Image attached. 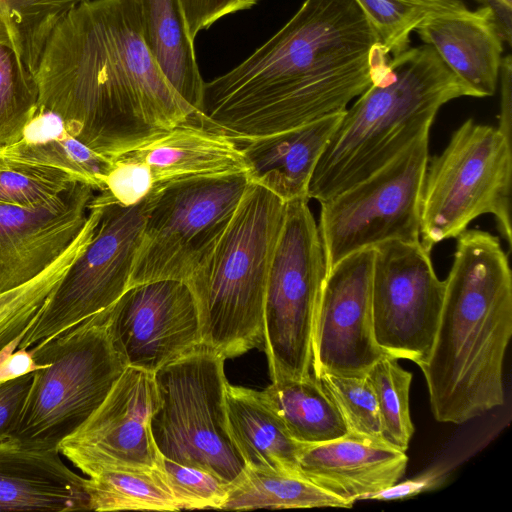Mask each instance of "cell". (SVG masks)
<instances>
[{
	"label": "cell",
	"mask_w": 512,
	"mask_h": 512,
	"mask_svg": "<svg viewBox=\"0 0 512 512\" xmlns=\"http://www.w3.org/2000/svg\"><path fill=\"white\" fill-rule=\"evenodd\" d=\"M308 202H287L268 272L263 346L272 382L311 374L314 318L327 266Z\"/></svg>",
	"instance_id": "9"
},
{
	"label": "cell",
	"mask_w": 512,
	"mask_h": 512,
	"mask_svg": "<svg viewBox=\"0 0 512 512\" xmlns=\"http://www.w3.org/2000/svg\"><path fill=\"white\" fill-rule=\"evenodd\" d=\"M416 31L475 97L495 93L504 40L489 7L441 15Z\"/></svg>",
	"instance_id": "20"
},
{
	"label": "cell",
	"mask_w": 512,
	"mask_h": 512,
	"mask_svg": "<svg viewBox=\"0 0 512 512\" xmlns=\"http://www.w3.org/2000/svg\"><path fill=\"white\" fill-rule=\"evenodd\" d=\"M436 481H438L437 475H425L400 484L395 483L389 488L371 495L369 499L391 500L413 496L432 487Z\"/></svg>",
	"instance_id": "42"
},
{
	"label": "cell",
	"mask_w": 512,
	"mask_h": 512,
	"mask_svg": "<svg viewBox=\"0 0 512 512\" xmlns=\"http://www.w3.org/2000/svg\"><path fill=\"white\" fill-rule=\"evenodd\" d=\"M489 7L494 15L504 41L511 42L512 0H476Z\"/></svg>",
	"instance_id": "43"
},
{
	"label": "cell",
	"mask_w": 512,
	"mask_h": 512,
	"mask_svg": "<svg viewBox=\"0 0 512 512\" xmlns=\"http://www.w3.org/2000/svg\"><path fill=\"white\" fill-rule=\"evenodd\" d=\"M352 507L298 474L245 468L220 510Z\"/></svg>",
	"instance_id": "29"
},
{
	"label": "cell",
	"mask_w": 512,
	"mask_h": 512,
	"mask_svg": "<svg viewBox=\"0 0 512 512\" xmlns=\"http://www.w3.org/2000/svg\"><path fill=\"white\" fill-rule=\"evenodd\" d=\"M499 76L501 77V109L499 116V126L497 128L509 140H511L512 61L510 55H507L502 59Z\"/></svg>",
	"instance_id": "41"
},
{
	"label": "cell",
	"mask_w": 512,
	"mask_h": 512,
	"mask_svg": "<svg viewBox=\"0 0 512 512\" xmlns=\"http://www.w3.org/2000/svg\"><path fill=\"white\" fill-rule=\"evenodd\" d=\"M109 332L127 367L151 373L202 345L194 296L178 280L128 288L110 307Z\"/></svg>",
	"instance_id": "14"
},
{
	"label": "cell",
	"mask_w": 512,
	"mask_h": 512,
	"mask_svg": "<svg viewBox=\"0 0 512 512\" xmlns=\"http://www.w3.org/2000/svg\"><path fill=\"white\" fill-rule=\"evenodd\" d=\"M445 283L420 241H389L374 248L372 324L385 355L422 365L428 358L444 299Z\"/></svg>",
	"instance_id": "12"
},
{
	"label": "cell",
	"mask_w": 512,
	"mask_h": 512,
	"mask_svg": "<svg viewBox=\"0 0 512 512\" xmlns=\"http://www.w3.org/2000/svg\"><path fill=\"white\" fill-rule=\"evenodd\" d=\"M129 153L150 168L154 191L180 179L247 173L248 170L241 143L197 120L179 124Z\"/></svg>",
	"instance_id": "22"
},
{
	"label": "cell",
	"mask_w": 512,
	"mask_h": 512,
	"mask_svg": "<svg viewBox=\"0 0 512 512\" xmlns=\"http://www.w3.org/2000/svg\"><path fill=\"white\" fill-rule=\"evenodd\" d=\"M182 509H220L231 483L196 467L171 461L162 455L156 466Z\"/></svg>",
	"instance_id": "35"
},
{
	"label": "cell",
	"mask_w": 512,
	"mask_h": 512,
	"mask_svg": "<svg viewBox=\"0 0 512 512\" xmlns=\"http://www.w3.org/2000/svg\"><path fill=\"white\" fill-rule=\"evenodd\" d=\"M187 29L194 41L196 35L228 14L253 7L258 0H179Z\"/></svg>",
	"instance_id": "38"
},
{
	"label": "cell",
	"mask_w": 512,
	"mask_h": 512,
	"mask_svg": "<svg viewBox=\"0 0 512 512\" xmlns=\"http://www.w3.org/2000/svg\"><path fill=\"white\" fill-rule=\"evenodd\" d=\"M511 180V140L498 128L467 119L427 164L420 204L422 245L431 251L467 230L477 217L491 214L510 247Z\"/></svg>",
	"instance_id": "6"
},
{
	"label": "cell",
	"mask_w": 512,
	"mask_h": 512,
	"mask_svg": "<svg viewBox=\"0 0 512 512\" xmlns=\"http://www.w3.org/2000/svg\"><path fill=\"white\" fill-rule=\"evenodd\" d=\"M39 89L6 0H0V147L18 141L38 109Z\"/></svg>",
	"instance_id": "27"
},
{
	"label": "cell",
	"mask_w": 512,
	"mask_h": 512,
	"mask_svg": "<svg viewBox=\"0 0 512 512\" xmlns=\"http://www.w3.org/2000/svg\"><path fill=\"white\" fill-rule=\"evenodd\" d=\"M153 193L124 206L106 190L95 199L94 233L39 310L17 349H28L113 305L128 289Z\"/></svg>",
	"instance_id": "11"
},
{
	"label": "cell",
	"mask_w": 512,
	"mask_h": 512,
	"mask_svg": "<svg viewBox=\"0 0 512 512\" xmlns=\"http://www.w3.org/2000/svg\"><path fill=\"white\" fill-rule=\"evenodd\" d=\"M475 97L428 44L392 56L343 113L310 180L322 203L383 167L430 127L447 102Z\"/></svg>",
	"instance_id": "3"
},
{
	"label": "cell",
	"mask_w": 512,
	"mask_h": 512,
	"mask_svg": "<svg viewBox=\"0 0 512 512\" xmlns=\"http://www.w3.org/2000/svg\"><path fill=\"white\" fill-rule=\"evenodd\" d=\"M110 307L30 347L40 368L10 437L57 448L102 404L127 368L111 341Z\"/></svg>",
	"instance_id": "5"
},
{
	"label": "cell",
	"mask_w": 512,
	"mask_h": 512,
	"mask_svg": "<svg viewBox=\"0 0 512 512\" xmlns=\"http://www.w3.org/2000/svg\"><path fill=\"white\" fill-rule=\"evenodd\" d=\"M6 159L61 169L96 191L105 190L113 160L90 149L70 134L63 119L38 108L25 125L20 139L0 147Z\"/></svg>",
	"instance_id": "24"
},
{
	"label": "cell",
	"mask_w": 512,
	"mask_h": 512,
	"mask_svg": "<svg viewBox=\"0 0 512 512\" xmlns=\"http://www.w3.org/2000/svg\"><path fill=\"white\" fill-rule=\"evenodd\" d=\"M91 511H178L157 467L107 470L86 479Z\"/></svg>",
	"instance_id": "30"
},
{
	"label": "cell",
	"mask_w": 512,
	"mask_h": 512,
	"mask_svg": "<svg viewBox=\"0 0 512 512\" xmlns=\"http://www.w3.org/2000/svg\"><path fill=\"white\" fill-rule=\"evenodd\" d=\"M388 55L409 48L410 35L427 21L468 10L462 0H355Z\"/></svg>",
	"instance_id": "31"
},
{
	"label": "cell",
	"mask_w": 512,
	"mask_h": 512,
	"mask_svg": "<svg viewBox=\"0 0 512 512\" xmlns=\"http://www.w3.org/2000/svg\"><path fill=\"white\" fill-rule=\"evenodd\" d=\"M144 40L167 81L197 113H202L203 88L179 0H139Z\"/></svg>",
	"instance_id": "25"
},
{
	"label": "cell",
	"mask_w": 512,
	"mask_h": 512,
	"mask_svg": "<svg viewBox=\"0 0 512 512\" xmlns=\"http://www.w3.org/2000/svg\"><path fill=\"white\" fill-rule=\"evenodd\" d=\"M316 378L341 413L349 436L385 443L376 394L367 373H324Z\"/></svg>",
	"instance_id": "33"
},
{
	"label": "cell",
	"mask_w": 512,
	"mask_h": 512,
	"mask_svg": "<svg viewBox=\"0 0 512 512\" xmlns=\"http://www.w3.org/2000/svg\"><path fill=\"white\" fill-rule=\"evenodd\" d=\"M261 393L289 434L301 444H319L348 435L337 406L312 373L274 381Z\"/></svg>",
	"instance_id": "26"
},
{
	"label": "cell",
	"mask_w": 512,
	"mask_h": 512,
	"mask_svg": "<svg viewBox=\"0 0 512 512\" xmlns=\"http://www.w3.org/2000/svg\"><path fill=\"white\" fill-rule=\"evenodd\" d=\"M86 4L111 61L161 135L179 124L204 118L174 90L150 52L143 37L139 0H92Z\"/></svg>",
	"instance_id": "17"
},
{
	"label": "cell",
	"mask_w": 512,
	"mask_h": 512,
	"mask_svg": "<svg viewBox=\"0 0 512 512\" xmlns=\"http://www.w3.org/2000/svg\"><path fill=\"white\" fill-rule=\"evenodd\" d=\"M355 0H304L238 66L204 82L202 113L239 143L343 113L388 66Z\"/></svg>",
	"instance_id": "1"
},
{
	"label": "cell",
	"mask_w": 512,
	"mask_h": 512,
	"mask_svg": "<svg viewBox=\"0 0 512 512\" xmlns=\"http://www.w3.org/2000/svg\"><path fill=\"white\" fill-rule=\"evenodd\" d=\"M77 182L69 173L0 156V204L31 207L47 203Z\"/></svg>",
	"instance_id": "34"
},
{
	"label": "cell",
	"mask_w": 512,
	"mask_h": 512,
	"mask_svg": "<svg viewBox=\"0 0 512 512\" xmlns=\"http://www.w3.org/2000/svg\"><path fill=\"white\" fill-rule=\"evenodd\" d=\"M8 511H91L86 479L64 464L57 448L1 440L0 512Z\"/></svg>",
	"instance_id": "19"
},
{
	"label": "cell",
	"mask_w": 512,
	"mask_h": 512,
	"mask_svg": "<svg viewBox=\"0 0 512 512\" xmlns=\"http://www.w3.org/2000/svg\"><path fill=\"white\" fill-rule=\"evenodd\" d=\"M367 375L378 402L383 440L406 452L414 433L409 408L412 373L403 369L398 359L384 355Z\"/></svg>",
	"instance_id": "32"
},
{
	"label": "cell",
	"mask_w": 512,
	"mask_h": 512,
	"mask_svg": "<svg viewBox=\"0 0 512 512\" xmlns=\"http://www.w3.org/2000/svg\"><path fill=\"white\" fill-rule=\"evenodd\" d=\"M249 184L246 173L191 177L153 193L128 288L186 282L212 252Z\"/></svg>",
	"instance_id": "8"
},
{
	"label": "cell",
	"mask_w": 512,
	"mask_h": 512,
	"mask_svg": "<svg viewBox=\"0 0 512 512\" xmlns=\"http://www.w3.org/2000/svg\"><path fill=\"white\" fill-rule=\"evenodd\" d=\"M286 204L249 183L216 246L186 281L197 305L202 345L225 359L264 343L266 283Z\"/></svg>",
	"instance_id": "4"
},
{
	"label": "cell",
	"mask_w": 512,
	"mask_h": 512,
	"mask_svg": "<svg viewBox=\"0 0 512 512\" xmlns=\"http://www.w3.org/2000/svg\"><path fill=\"white\" fill-rule=\"evenodd\" d=\"M226 407L230 435L246 468L298 474L304 444L289 434L261 391L227 383Z\"/></svg>",
	"instance_id": "23"
},
{
	"label": "cell",
	"mask_w": 512,
	"mask_h": 512,
	"mask_svg": "<svg viewBox=\"0 0 512 512\" xmlns=\"http://www.w3.org/2000/svg\"><path fill=\"white\" fill-rule=\"evenodd\" d=\"M406 452L386 443L346 435L304 445L297 473L353 506L397 483L405 474Z\"/></svg>",
	"instance_id": "18"
},
{
	"label": "cell",
	"mask_w": 512,
	"mask_h": 512,
	"mask_svg": "<svg viewBox=\"0 0 512 512\" xmlns=\"http://www.w3.org/2000/svg\"><path fill=\"white\" fill-rule=\"evenodd\" d=\"M433 346L420 365L431 411L463 424L505 402L503 363L512 335V273L493 234L456 237Z\"/></svg>",
	"instance_id": "2"
},
{
	"label": "cell",
	"mask_w": 512,
	"mask_h": 512,
	"mask_svg": "<svg viewBox=\"0 0 512 512\" xmlns=\"http://www.w3.org/2000/svg\"><path fill=\"white\" fill-rule=\"evenodd\" d=\"M374 249L352 253L327 271L315 313L311 369L361 375L385 354L377 345L372 324Z\"/></svg>",
	"instance_id": "15"
},
{
	"label": "cell",
	"mask_w": 512,
	"mask_h": 512,
	"mask_svg": "<svg viewBox=\"0 0 512 512\" xmlns=\"http://www.w3.org/2000/svg\"><path fill=\"white\" fill-rule=\"evenodd\" d=\"M224 361L201 345L157 370L151 433L163 457L233 483L246 467L229 431Z\"/></svg>",
	"instance_id": "7"
},
{
	"label": "cell",
	"mask_w": 512,
	"mask_h": 512,
	"mask_svg": "<svg viewBox=\"0 0 512 512\" xmlns=\"http://www.w3.org/2000/svg\"><path fill=\"white\" fill-rule=\"evenodd\" d=\"M20 340L0 352V383L28 374L40 368L29 349H17Z\"/></svg>",
	"instance_id": "40"
},
{
	"label": "cell",
	"mask_w": 512,
	"mask_h": 512,
	"mask_svg": "<svg viewBox=\"0 0 512 512\" xmlns=\"http://www.w3.org/2000/svg\"><path fill=\"white\" fill-rule=\"evenodd\" d=\"M424 133L364 180L320 203L318 231L327 271L346 256L389 241H420L428 164Z\"/></svg>",
	"instance_id": "10"
},
{
	"label": "cell",
	"mask_w": 512,
	"mask_h": 512,
	"mask_svg": "<svg viewBox=\"0 0 512 512\" xmlns=\"http://www.w3.org/2000/svg\"><path fill=\"white\" fill-rule=\"evenodd\" d=\"M90 185L77 182L45 204H0V292L20 286L52 264L83 228Z\"/></svg>",
	"instance_id": "16"
},
{
	"label": "cell",
	"mask_w": 512,
	"mask_h": 512,
	"mask_svg": "<svg viewBox=\"0 0 512 512\" xmlns=\"http://www.w3.org/2000/svg\"><path fill=\"white\" fill-rule=\"evenodd\" d=\"M34 371L0 383V441L11 436L33 381Z\"/></svg>",
	"instance_id": "39"
},
{
	"label": "cell",
	"mask_w": 512,
	"mask_h": 512,
	"mask_svg": "<svg viewBox=\"0 0 512 512\" xmlns=\"http://www.w3.org/2000/svg\"><path fill=\"white\" fill-rule=\"evenodd\" d=\"M105 190L120 204L132 206L154 191L150 168L129 152L113 159Z\"/></svg>",
	"instance_id": "37"
},
{
	"label": "cell",
	"mask_w": 512,
	"mask_h": 512,
	"mask_svg": "<svg viewBox=\"0 0 512 512\" xmlns=\"http://www.w3.org/2000/svg\"><path fill=\"white\" fill-rule=\"evenodd\" d=\"M87 220L67 249L45 270L28 282L0 292V352L24 333L48 296L90 241L100 216L95 200L89 204Z\"/></svg>",
	"instance_id": "28"
},
{
	"label": "cell",
	"mask_w": 512,
	"mask_h": 512,
	"mask_svg": "<svg viewBox=\"0 0 512 512\" xmlns=\"http://www.w3.org/2000/svg\"><path fill=\"white\" fill-rule=\"evenodd\" d=\"M87 1L92 0H6L20 31L26 61L34 74L43 46L57 22Z\"/></svg>",
	"instance_id": "36"
},
{
	"label": "cell",
	"mask_w": 512,
	"mask_h": 512,
	"mask_svg": "<svg viewBox=\"0 0 512 512\" xmlns=\"http://www.w3.org/2000/svg\"><path fill=\"white\" fill-rule=\"evenodd\" d=\"M157 401L154 373L127 367L102 404L57 446L84 474L152 469L159 452L151 433Z\"/></svg>",
	"instance_id": "13"
},
{
	"label": "cell",
	"mask_w": 512,
	"mask_h": 512,
	"mask_svg": "<svg viewBox=\"0 0 512 512\" xmlns=\"http://www.w3.org/2000/svg\"><path fill=\"white\" fill-rule=\"evenodd\" d=\"M343 113L242 142L249 183L267 189L286 203L310 200L313 172Z\"/></svg>",
	"instance_id": "21"
}]
</instances>
